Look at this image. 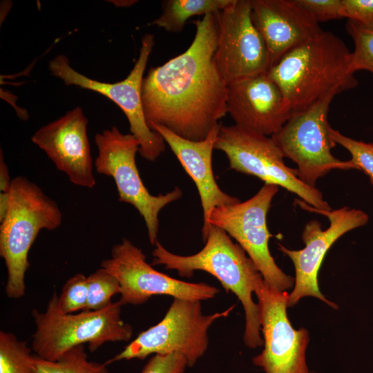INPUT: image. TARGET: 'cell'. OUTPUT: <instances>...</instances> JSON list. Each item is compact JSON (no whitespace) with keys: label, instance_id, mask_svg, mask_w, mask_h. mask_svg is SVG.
Segmentation results:
<instances>
[{"label":"cell","instance_id":"5","mask_svg":"<svg viewBox=\"0 0 373 373\" xmlns=\"http://www.w3.org/2000/svg\"><path fill=\"white\" fill-rule=\"evenodd\" d=\"M58 298L54 291L44 312L32 311L35 325L32 347L37 356L54 361L84 343L93 352L106 343L128 341L132 337L133 328L122 320L119 300L99 310L66 314Z\"/></svg>","mask_w":373,"mask_h":373},{"label":"cell","instance_id":"16","mask_svg":"<svg viewBox=\"0 0 373 373\" xmlns=\"http://www.w3.org/2000/svg\"><path fill=\"white\" fill-rule=\"evenodd\" d=\"M87 126L82 108L76 107L39 128L31 140L73 184L91 189L96 182Z\"/></svg>","mask_w":373,"mask_h":373},{"label":"cell","instance_id":"22","mask_svg":"<svg viewBox=\"0 0 373 373\" xmlns=\"http://www.w3.org/2000/svg\"><path fill=\"white\" fill-rule=\"evenodd\" d=\"M30 348L11 333L0 332V373H36Z\"/></svg>","mask_w":373,"mask_h":373},{"label":"cell","instance_id":"20","mask_svg":"<svg viewBox=\"0 0 373 373\" xmlns=\"http://www.w3.org/2000/svg\"><path fill=\"white\" fill-rule=\"evenodd\" d=\"M234 0H166L162 2V13L152 24L169 32L182 30L188 19L217 13Z\"/></svg>","mask_w":373,"mask_h":373},{"label":"cell","instance_id":"21","mask_svg":"<svg viewBox=\"0 0 373 373\" xmlns=\"http://www.w3.org/2000/svg\"><path fill=\"white\" fill-rule=\"evenodd\" d=\"M32 364L36 373H108L106 363L88 359L84 345L68 350L54 361L33 356Z\"/></svg>","mask_w":373,"mask_h":373},{"label":"cell","instance_id":"12","mask_svg":"<svg viewBox=\"0 0 373 373\" xmlns=\"http://www.w3.org/2000/svg\"><path fill=\"white\" fill-rule=\"evenodd\" d=\"M101 268L119 282L122 305H141L155 295L202 301L220 292L205 283H188L155 270L142 249L124 238L112 247L111 257L102 261Z\"/></svg>","mask_w":373,"mask_h":373},{"label":"cell","instance_id":"23","mask_svg":"<svg viewBox=\"0 0 373 373\" xmlns=\"http://www.w3.org/2000/svg\"><path fill=\"white\" fill-rule=\"evenodd\" d=\"M88 300L85 311L99 310L109 306L111 298L120 292L117 280L102 268L87 277Z\"/></svg>","mask_w":373,"mask_h":373},{"label":"cell","instance_id":"31","mask_svg":"<svg viewBox=\"0 0 373 373\" xmlns=\"http://www.w3.org/2000/svg\"><path fill=\"white\" fill-rule=\"evenodd\" d=\"M9 206V193H0V222H1L8 212Z\"/></svg>","mask_w":373,"mask_h":373},{"label":"cell","instance_id":"1","mask_svg":"<svg viewBox=\"0 0 373 373\" xmlns=\"http://www.w3.org/2000/svg\"><path fill=\"white\" fill-rule=\"evenodd\" d=\"M189 47L161 66L151 68L142 84L147 123L168 128L195 142L204 140L227 113V84L215 60L216 13L193 21Z\"/></svg>","mask_w":373,"mask_h":373},{"label":"cell","instance_id":"19","mask_svg":"<svg viewBox=\"0 0 373 373\" xmlns=\"http://www.w3.org/2000/svg\"><path fill=\"white\" fill-rule=\"evenodd\" d=\"M251 8L267 46L269 68L286 52L323 31L298 0H251Z\"/></svg>","mask_w":373,"mask_h":373},{"label":"cell","instance_id":"2","mask_svg":"<svg viewBox=\"0 0 373 373\" xmlns=\"http://www.w3.org/2000/svg\"><path fill=\"white\" fill-rule=\"evenodd\" d=\"M267 74L293 113L307 109L332 91L358 85L352 52L338 36L324 30L286 52Z\"/></svg>","mask_w":373,"mask_h":373},{"label":"cell","instance_id":"10","mask_svg":"<svg viewBox=\"0 0 373 373\" xmlns=\"http://www.w3.org/2000/svg\"><path fill=\"white\" fill-rule=\"evenodd\" d=\"M154 45V36L146 34L142 39L140 54L133 68L123 80L106 83L90 79L71 67L64 55L52 59L48 64L51 75L66 86H77L97 92L113 101L126 116L130 131L140 142L139 153L153 162L165 151V141L148 125L142 101V84L146 66Z\"/></svg>","mask_w":373,"mask_h":373},{"label":"cell","instance_id":"25","mask_svg":"<svg viewBox=\"0 0 373 373\" xmlns=\"http://www.w3.org/2000/svg\"><path fill=\"white\" fill-rule=\"evenodd\" d=\"M331 136L336 144L342 146L350 152L351 155L350 161L356 169L363 171L369 177L373 186V143L356 140L332 128Z\"/></svg>","mask_w":373,"mask_h":373},{"label":"cell","instance_id":"33","mask_svg":"<svg viewBox=\"0 0 373 373\" xmlns=\"http://www.w3.org/2000/svg\"><path fill=\"white\" fill-rule=\"evenodd\" d=\"M310 373H315V372H310Z\"/></svg>","mask_w":373,"mask_h":373},{"label":"cell","instance_id":"4","mask_svg":"<svg viewBox=\"0 0 373 373\" xmlns=\"http://www.w3.org/2000/svg\"><path fill=\"white\" fill-rule=\"evenodd\" d=\"M62 213L57 203L35 183L18 175L12 180L7 214L0 224V256L7 269L6 294L19 298L25 294L29 251L42 229L58 228Z\"/></svg>","mask_w":373,"mask_h":373},{"label":"cell","instance_id":"17","mask_svg":"<svg viewBox=\"0 0 373 373\" xmlns=\"http://www.w3.org/2000/svg\"><path fill=\"white\" fill-rule=\"evenodd\" d=\"M227 110L236 125L269 137L278 132L293 113L267 72L227 84Z\"/></svg>","mask_w":373,"mask_h":373},{"label":"cell","instance_id":"18","mask_svg":"<svg viewBox=\"0 0 373 373\" xmlns=\"http://www.w3.org/2000/svg\"><path fill=\"white\" fill-rule=\"evenodd\" d=\"M150 128L160 134L180 162L184 171L198 189L202 209V240L211 225L210 216L214 209L239 202L238 198L223 191L217 184L212 168V154L221 127L216 125L207 137L199 142L182 138L163 126L148 124Z\"/></svg>","mask_w":373,"mask_h":373},{"label":"cell","instance_id":"26","mask_svg":"<svg viewBox=\"0 0 373 373\" xmlns=\"http://www.w3.org/2000/svg\"><path fill=\"white\" fill-rule=\"evenodd\" d=\"M58 300L60 309L66 314L85 311L88 300L87 277L82 273L70 277L63 286Z\"/></svg>","mask_w":373,"mask_h":373},{"label":"cell","instance_id":"32","mask_svg":"<svg viewBox=\"0 0 373 373\" xmlns=\"http://www.w3.org/2000/svg\"><path fill=\"white\" fill-rule=\"evenodd\" d=\"M108 2H112V3H113L116 6L128 7L134 4L137 1H131V0H119V1H108Z\"/></svg>","mask_w":373,"mask_h":373},{"label":"cell","instance_id":"3","mask_svg":"<svg viewBox=\"0 0 373 373\" xmlns=\"http://www.w3.org/2000/svg\"><path fill=\"white\" fill-rule=\"evenodd\" d=\"M202 240L204 247L191 256L173 254L157 240L152 251L151 265L175 270L181 277L191 278L197 270L216 277L226 291L233 293L243 306L245 344L251 349L263 346L260 308L252 297L257 284L263 278L261 274L242 247L222 229L211 225Z\"/></svg>","mask_w":373,"mask_h":373},{"label":"cell","instance_id":"11","mask_svg":"<svg viewBox=\"0 0 373 373\" xmlns=\"http://www.w3.org/2000/svg\"><path fill=\"white\" fill-rule=\"evenodd\" d=\"M278 189V186L265 184L245 202L216 207L210 216L209 223L236 240L267 285L287 291L294 285L295 279L285 274L271 255L269 240L272 236L267 225V215Z\"/></svg>","mask_w":373,"mask_h":373},{"label":"cell","instance_id":"24","mask_svg":"<svg viewBox=\"0 0 373 373\" xmlns=\"http://www.w3.org/2000/svg\"><path fill=\"white\" fill-rule=\"evenodd\" d=\"M345 27L354 44V50L352 52L354 72L367 70L373 77V30L362 28L349 20Z\"/></svg>","mask_w":373,"mask_h":373},{"label":"cell","instance_id":"15","mask_svg":"<svg viewBox=\"0 0 373 373\" xmlns=\"http://www.w3.org/2000/svg\"><path fill=\"white\" fill-rule=\"evenodd\" d=\"M216 16L215 60L226 83L267 72L268 50L253 20L251 0H234Z\"/></svg>","mask_w":373,"mask_h":373},{"label":"cell","instance_id":"8","mask_svg":"<svg viewBox=\"0 0 373 373\" xmlns=\"http://www.w3.org/2000/svg\"><path fill=\"white\" fill-rule=\"evenodd\" d=\"M215 149L226 155L230 169L257 177L265 184L281 186L311 207L332 210L318 189L303 182L296 169L285 164L283 154L271 137L236 124L221 125Z\"/></svg>","mask_w":373,"mask_h":373},{"label":"cell","instance_id":"13","mask_svg":"<svg viewBox=\"0 0 373 373\" xmlns=\"http://www.w3.org/2000/svg\"><path fill=\"white\" fill-rule=\"evenodd\" d=\"M298 202L303 209L327 216L329 225L323 229L317 220L307 223L302 233L305 245L302 249L291 250L278 244L279 249L291 259L295 268L294 285L288 295L287 306H294L303 297L313 296L337 309L336 304L327 300L319 289L318 271L331 246L347 232L365 225L369 217L364 211L348 207L323 211L311 207L302 200Z\"/></svg>","mask_w":373,"mask_h":373},{"label":"cell","instance_id":"6","mask_svg":"<svg viewBox=\"0 0 373 373\" xmlns=\"http://www.w3.org/2000/svg\"><path fill=\"white\" fill-rule=\"evenodd\" d=\"M235 306L205 315L202 312L201 301L175 298L160 323L140 333L105 363L144 360L151 354L178 353L186 358L188 367H192L208 348L210 327L216 321L228 316Z\"/></svg>","mask_w":373,"mask_h":373},{"label":"cell","instance_id":"30","mask_svg":"<svg viewBox=\"0 0 373 373\" xmlns=\"http://www.w3.org/2000/svg\"><path fill=\"white\" fill-rule=\"evenodd\" d=\"M12 180L9 169L4 161L2 151L0 153V193H9Z\"/></svg>","mask_w":373,"mask_h":373},{"label":"cell","instance_id":"7","mask_svg":"<svg viewBox=\"0 0 373 373\" xmlns=\"http://www.w3.org/2000/svg\"><path fill=\"white\" fill-rule=\"evenodd\" d=\"M98 154L94 162L96 171L112 177L115 182L118 200L133 205L143 218L149 242L155 245L159 231V213L167 204L182 195L176 186L165 193L153 195L143 183L136 164L139 140L131 133L124 134L117 126L95 136Z\"/></svg>","mask_w":373,"mask_h":373},{"label":"cell","instance_id":"29","mask_svg":"<svg viewBox=\"0 0 373 373\" xmlns=\"http://www.w3.org/2000/svg\"><path fill=\"white\" fill-rule=\"evenodd\" d=\"M318 21L341 19V0H298Z\"/></svg>","mask_w":373,"mask_h":373},{"label":"cell","instance_id":"27","mask_svg":"<svg viewBox=\"0 0 373 373\" xmlns=\"http://www.w3.org/2000/svg\"><path fill=\"white\" fill-rule=\"evenodd\" d=\"M341 16L373 30V0H341Z\"/></svg>","mask_w":373,"mask_h":373},{"label":"cell","instance_id":"28","mask_svg":"<svg viewBox=\"0 0 373 373\" xmlns=\"http://www.w3.org/2000/svg\"><path fill=\"white\" fill-rule=\"evenodd\" d=\"M187 367L186 358L180 354H154L140 373H184Z\"/></svg>","mask_w":373,"mask_h":373},{"label":"cell","instance_id":"14","mask_svg":"<svg viewBox=\"0 0 373 373\" xmlns=\"http://www.w3.org/2000/svg\"><path fill=\"white\" fill-rule=\"evenodd\" d=\"M254 293L260 308L264 348L252 359L265 373H310L305 352L309 336L305 328L295 329L287 314V291L271 287L263 278Z\"/></svg>","mask_w":373,"mask_h":373},{"label":"cell","instance_id":"9","mask_svg":"<svg viewBox=\"0 0 373 373\" xmlns=\"http://www.w3.org/2000/svg\"><path fill=\"white\" fill-rule=\"evenodd\" d=\"M338 93L332 91L307 109L293 113L271 137L284 157L296 164L298 178L312 187H316L317 180L333 169H356L350 160H340L332 154L336 144L331 136L327 115Z\"/></svg>","mask_w":373,"mask_h":373}]
</instances>
